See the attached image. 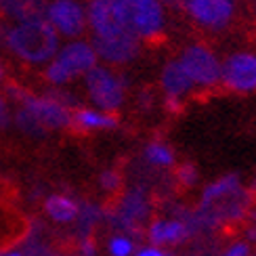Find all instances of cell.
I'll return each mask as SVG.
<instances>
[{"mask_svg":"<svg viewBox=\"0 0 256 256\" xmlns=\"http://www.w3.org/2000/svg\"><path fill=\"white\" fill-rule=\"evenodd\" d=\"M59 40L61 36L46 21L44 15L13 21L2 30V42L6 50H10L19 61L30 63V66L48 63L61 46Z\"/></svg>","mask_w":256,"mask_h":256,"instance_id":"6da1fadb","label":"cell"},{"mask_svg":"<svg viewBox=\"0 0 256 256\" xmlns=\"http://www.w3.org/2000/svg\"><path fill=\"white\" fill-rule=\"evenodd\" d=\"M99 63L92 42L72 38L55 52L48 63H44V78L52 86H66L72 80L84 76Z\"/></svg>","mask_w":256,"mask_h":256,"instance_id":"7a4b0ae2","label":"cell"},{"mask_svg":"<svg viewBox=\"0 0 256 256\" xmlns=\"http://www.w3.org/2000/svg\"><path fill=\"white\" fill-rule=\"evenodd\" d=\"M118 24L138 40H156L166 26V8L160 0H112Z\"/></svg>","mask_w":256,"mask_h":256,"instance_id":"3957f363","label":"cell"},{"mask_svg":"<svg viewBox=\"0 0 256 256\" xmlns=\"http://www.w3.org/2000/svg\"><path fill=\"white\" fill-rule=\"evenodd\" d=\"M84 88L90 103L101 112L116 114L126 99V80L110 66H94L84 74Z\"/></svg>","mask_w":256,"mask_h":256,"instance_id":"277c9868","label":"cell"},{"mask_svg":"<svg viewBox=\"0 0 256 256\" xmlns=\"http://www.w3.org/2000/svg\"><path fill=\"white\" fill-rule=\"evenodd\" d=\"M10 94L21 103V108L28 110L36 118V122L44 128V130H61V128L72 126V112L68 110V103L59 99L57 94L52 97H36L26 90H17L10 86Z\"/></svg>","mask_w":256,"mask_h":256,"instance_id":"5b68a950","label":"cell"},{"mask_svg":"<svg viewBox=\"0 0 256 256\" xmlns=\"http://www.w3.org/2000/svg\"><path fill=\"white\" fill-rule=\"evenodd\" d=\"M178 61L183 63L185 72L189 74L191 82L196 84V88H212L220 84V59L210 46L202 44V42H194L187 44L178 55Z\"/></svg>","mask_w":256,"mask_h":256,"instance_id":"8992f818","label":"cell"},{"mask_svg":"<svg viewBox=\"0 0 256 256\" xmlns=\"http://www.w3.org/2000/svg\"><path fill=\"white\" fill-rule=\"evenodd\" d=\"M44 17L61 38H80L88 28L86 6L80 0H48Z\"/></svg>","mask_w":256,"mask_h":256,"instance_id":"52a82bcc","label":"cell"},{"mask_svg":"<svg viewBox=\"0 0 256 256\" xmlns=\"http://www.w3.org/2000/svg\"><path fill=\"white\" fill-rule=\"evenodd\" d=\"M220 84L233 92L256 90V52L240 50L229 55L220 66Z\"/></svg>","mask_w":256,"mask_h":256,"instance_id":"ba28073f","label":"cell"},{"mask_svg":"<svg viewBox=\"0 0 256 256\" xmlns=\"http://www.w3.org/2000/svg\"><path fill=\"white\" fill-rule=\"evenodd\" d=\"M185 13L196 26L220 32L236 17V2L233 0H187Z\"/></svg>","mask_w":256,"mask_h":256,"instance_id":"9c48e42d","label":"cell"},{"mask_svg":"<svg viewBox=\"0 0 256 256\" xmlns=\"http://www.w3.org/2000/svg\"><path fill=\"white\" fill-rule=\"evenodd\" d=\"M90 42L97 57L103 63H108V66H126V63L134 61L138 52H141V40L128 34V32H120V34L103 36V38L92 36Z\"/></svg>","mask_w":256,"mask_h":256,"instance_id":"30bf717a","label":"cell"},{"mask_svg":"<svg viewBox=\"0 0 256 256\" xmlns=\"http://www.w3.org/2000/svg\"><path fill=\"white\" fill-rule=\"evenodd\" d=\"M86 21H88V30L92 32V36L103 38V36H114L126 32L114 13V4L112 0H88L86 4ZM130 34V32H128Z\"/></svg>","mask_w":256,"mask_h":256,"instance_id":"8fae6325","label":"cell"},{"mask_svg":"<svg viewBox=\"0 0 256 256\" xmlns=\"http://www.w3.org/2000/svg\"><path fill=\"white\" fill-rule=\"evenodd\" d=\"M160 86L164 90V97H172V99H180V101L196 90V84L191 82L189 74L185 72L183 63L178 59L168 61L162 68V74H160Z\"/></svg>","mask_w":256,"mask_h":256,"instance_id":"7c38bea8","label":"cell"},{"mask_svg":"<svg viewBox=\"0 0 256 256\" xmlns=\"http://www.w3.org/2000/svg\"><path fill=\"white\" fill-rule=\"evenodd\" d=\"M120 122L116 118V114L92 110V108H78L76 112H72V126L80 128L84 132L90 130H112Z\"/></svg>","mask_w":256,"mask_h":256,"instance_id":"4fadbf2b","label":"cell"},{"mask_svg":"<svg viewBox=\"0 0 256 256\" xmlns=\"http://www.w3.org/2000/svg\"><path fill=\"white\" fill-rule=\"evenodd\" d=\"M187 227L180 220L170 218H156L147 229V238L154 246H168V244H178L187 238Z\"/></svg>","mask_w":256,"mask_h":256,"instance_id":"5bb4252c","label":"cell"},{"mask_svg":"<svg viewBox=\"0 0 256 256\" xmlns=\"http://www.w3.org/2000/svg\"><path fill=\"white\" fill-rule=\"evenodd\" d=\"M44 212H46V216L52 218L55 222H74L80 214V208L72 198L61 196V194H52L44 202Z\"/></svg>","mask_w":256,"mask_h":256,"instance_id":"9a60e30c","label":"cell"},{"mask_svg":"<svg viewBox=\"0 0 256 256\" xmlns=\"http://www.w3.org/2000/svg\"><path fill=\"white\" fill-rule=\"evenodd\" d=\"M46 0H0V13L10 21L44 15Z\"/></svg>","mask_w":256,"mask_h":256,"instance_id":"2e32d148","label":"cell"},{"mask_svg":"<svg viewBox=\"0 0 256 256\" xmlns=\"http://www.w3.org/2000/svg\"><path fill=\"white\" fill-rule=\"evenodd\" d=\"M236 191H240V176L238 174H227L222 178L212 180L210 185L204 187L202 191V206H210L218 200H225L229 196H233Z\"/></svg>","mask_w":256,"mask_h":256,"instance_id":"e0dca14e","label":"cell"},{"mask_svg":"<svg viewBox=\"0 0 256 256\" xmlns=\"http://www.w3.org/2000/svg\"><path fill=\"white\" fill-rule=\"evenodd\" d=\"M145 160L149 164L160 166V168H166V166H172L174 164V152L170 149L166 143H149L145 147Z\"/></svg>","mask_w":256,"mask_h":256,"instance_id":"ac0fdd59","label":"cell"},{"mask_svg":"<svg viewBox=\"0 0 256 256\" xmlns=\"http://www.w3.org/2000/svg\"><path fill=\"white\" fill-rule=\"evenodd\" d=\"M15 122H17V126L21 128L24 132H28V134H32V136H40V134H44L46 130L42 128L38 122H36V118L32 116L28 110H24V108H19V112H17V116H15Z\"/></svg>","mask_w":256,"mask_h":256,"instance_id":"d6986e66","label":"cell"},{"mask_svg":"<svg viewBox=\"0 0 256 256\" xmlns=\"http://www.w3.org/2000/svg\"><path fill=\"white\" fill-rule=\"evenodd\" d=\"M108 250L112 256H132L134 252V244L130 238L126 236H114L108 244Z\"/></svg>","mask_w":256,"mask_h":256,"instance_id":"ffe728a7","label":"cell"},{"mask_svg":"<svg viewBox=\"0 0 256 256\" xmlns=\"http://www.w3.org/2000/svg\"><path fill=\"white\" fill-rule=\"evenodd\" d=\"M99 185L105 189V191H118L122 187V174L118 172V170H105V172H101L99 176Z\"/></svg>","mask_w":256,"mask_h":256,"instance_id":"44dd1931","label":"cell"},{"mask_svg":"<svg viewBox=\"0 0 256 256\" xmlns=\"http://www.w3.org/2000/svg\"><path fill=\"white\" fill-rule=\"evenodd\" d=\"M176 178L180 180L183 187H194L198 183V168L194 164H183L176 170Z\"/></svg>","mask_w":256,"mask_h":256,"instance_id":"7402d4cb","label":"cell"},{"mask_svg":"<svg viewBox=\"0 0 256 256\" xmlns=\"http://www.w3.org/2000/svg\"><path fill=\"white\" fill-rule=\"evenodd\" d=\"M225 256H250V246L246 242H236L233 246L227 248Z\"/></svg>","mask_w":256,"mask_h":256,"instance_id":"603a6c76","label":"cell"},{"mask_svg":"<svg viewBox=\"0 0 256 256\" xmlns=\"http://www.w3.org/2000/svg\"><path fill=\"white\" fill-rule=\"evenodd\" d=\"M8 124V105H6V99L0 94V130L6 128Z\"/></svg>","mask_w":256,"mask_h":256,"instance_id":"cb8c5ba5","label":"cell"},{"mask_svg":"<svg viewBox=\"0 0 256 256\" xmlns=\"http://www.w3.org/2000/svg\"><path fill=\"white\" fill-rule=\"evenodd\" d=\"M164 105H166V110L172 112V114H178L180 110H183V101H180V99H172V97H166Z\"/></svg>","mask_w":256,"mask_h":256,"instance_id":"d4e9b609","label":"cell"},{"mask_svg":"<svg viewBox=\"0 0 256 256\" xmlns=\"http://www.w3.org/2000/svg\"><path fill=\"white\" fill-rule=\"evenodd\" d=\"M164 4V8H174V10H185L187 0H160Z\"/></svg>","mask_w":256,"mask_h":256,"instance_id":"484cf974","label":"cell"},{"mask_svg":"<svg viewBox=\"0 0 256 256\" xmlns=\"http://www.w3.org/2000/svg\"><path fill=\"white\" fill-rule=\"evenodd\" d=\"M134 256H166L162 250H160L158 246H149V248H143V250H138Z\"/></svg>","mask_w":256,"mask_h":256,"instance_id":"4316f807","label":"cell"},{"mask_svg":"<svg viewBox=\"0 0 256 256\" xmlns=\"http://www.w3.org/2000/svg\"><path fill=\"white\" fill-rule=\"evenodd\" d=\"M82 254L84 256H94V254H97V250H94V244L90 240H84L82 242Z\"/></svg>","mask_w":256,"mask_h":256,"instance_id":"83f0119b","label":"cell"},{"mask_svg":"<svg viewBox=\"0 0 256 256\" xmlns=\"http://www.w3.org/2000/svg\"><path fill=\"white\" fill-rule=\"evenodd\" d=\"M2 80H4V68L0 66V82H2Z\"/></svg>","mask_w":256,"mask_h":256,"instance_id":"f1b7e54d","label":"cell"},{"mask_svg":"<svg viewBox=\"0 0 256 256\" xmlns=\"http://www.w3.org/2000/svg\"><path fill=\"white\" fill-rule=\"evenodd\" d=\"M4 256H21L19 252H8V254H4Z\"/></svg>","mask_w":256,"mask_h":256,"instance_id":"f546056e","label":"cell"},{"mask_svg":"<svg viewBox=\"0 0 256 256\" xmlns=\"http://www.w3.org/2000/svg\"><path fill=\"white\" fill-rule=\"evenodd\" d=\"M222 256H225V254H222Z\"/></svg>","mask_w":256,"mask_h":256,"instance_id":"4dcf8cb0","label":"cell"}]
</instances>
